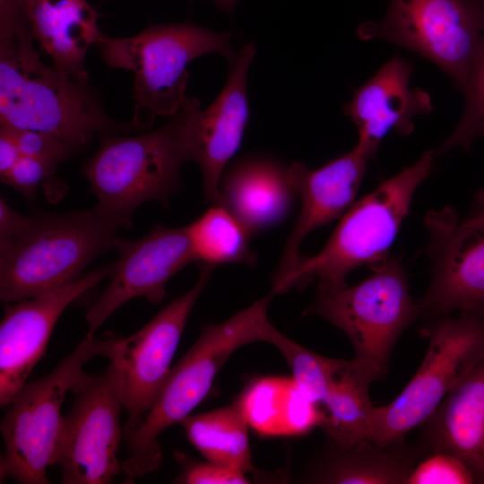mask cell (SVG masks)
I'll use <instances>...</instances> for the list:
<instances>
[{
	"label": "cell",
	"mask_w": 484,
	"mask_h": 484,
	"mask_svg": "<svg viewBox=\"0 0 484 484\" xmlns=\"http://www.w3.org/2000/svg\"><path fill=\"white\" fill-rule=\"evenodd\" d=\"M200 109L197 99L186 97L177 113L153 131L100 134L99 148L82 173L97 197L93 211L113 229H130L141 204L158 201L168 206L181 190L179 171L190 161L188 134Z\"/></svg>",
	"instance_id": "6da1fadb"
},
{
	"label": "cell",
	"mask_w": 484,
	"mask_h": 484,
	"mask_svg": "<svg viewBox=\"0 0 484 484\" xmlns=\"http://www.w3.org/2000/svg\"><path fill=\"white\" fill-rule=\"evenodd\" d=\"M30 33L0 42L1 125L54 134L75 152L96 134L139 130L108 117L89 84L61 76L46 65Z\"/></svg>",
	"instance_id": "7a4b0ae2"
},
{
	"label": "cell",
	"mask_w": 484,
	"mask_h": 484,
	"mask_svg": "<svg viewBox=\"0 0 484 484\" xmlns=\"http://www.w3.org/2000/svg\"><path fill=\"white\" fill-rule=\"evenodd\" d=\"M274 294L255 301L229 319L206 326L196 341L172 367L170 374L139 428L126 437L127 457L122 471L130 478L155 471L161 463L159 436L180 423L209 393L221 367L242 346L271 343L278 331L268 320Z\"/></svg>",
	"instance_id": "3957f363"
},
{
	"label": "cell",
	"mask_w": 484,
	"mask_h": 484,
	"mask_svg": "<svg viewBox=\"0 0 484 484\" xmlns=\"http://www.w3.org/2000/svg\"><path fill=\"white\" fill-rule=\"evenodd\" d=\"M436 155L432 150L424 151L411 166L354 202L324 247L314 255H302L272 292L282 294L313 281H317V289L338 288L347 284L346 277L354 269L388 256L416 190L432 170Z\"/></svg>",
	"instance_id": "277c9868"
},
{
	"label": "cell",
	"mask_w": 484,
	"mask_h": 484,
	"mask_svg": "<svg viewBox=\"0 0 484 484\" xmlns=\"http://www.w3.org/2000/svg\"><path fill=\"white\" fill-rule=\"evenodd\" d=\"M232 33L214 31L190 22L150 25L138 34L112 38L103 34L96 45L109 68L133 73L134 117L139 130L149 129L156 117H171L184 103L186 66L207 54L231 63L237 52Z\"/></svg>",
	"instance_id": "5b68a950"
},
{
	"label": "cell",
	"mask_w": 484,
	"mask_h": 484,
	"mask_svg": "<svg viewBox=\"0 0 484 484\" xmlns=\"http://www.w3.org/2000/svg\"><path fill=\"white\" fill-rule=\"evenodd\" d=\"M117 236L93 210L31 216L27 228L0 247V298L4 303L65 286Z\"/></svg>",
	"instance_id": "8992f818"
},
{
	"label": "cell",
	"mask_w": 484,
	"mask_h": 484,
	"mask_svg": "<svg viewBox=\"0 0 484 484\" xmlns=\"http://www.w3.org/2000/svg\"><path fill=\"white\" fill-rule=\"evenodd\" d=\"M116 336L86 337L50 373L25 383L10 402L1 422L4 452L1 480L22 484H47L48 466L56 463L65 394L97 356L107 358Z\"/></svg>",
	"instance_id": "52a82bcc"
},
{
	"label": "cell",
	"mask_w": 484,
	"mask_h": 484,
	"mask_svg": "<svg viewBox=\"0 0 484 484\" xmlns=\"http://www.w3.org/2000/svg\"><path fill=\"white\" fill-rule=\"evenodd\" d=\"M428 341L423 361L399 395L375 407L368 440L380 446L404 441L484 358V319L441 315L421 329Z\"/></svg>",
	"instance_id": "ba28073f"
},
{
	"label": "cell",
	"mask_w": 484,
	"mask_h": 484,
	"mask_svg": "<svg viewBox=\"0 0 484 484\" xmlns=\"http://www.w3.org/2000/svg\"><path fill=\"white\" fill-rule=\"evenodd\" d=\"M369 267L373 272L357 285L317 289L307 312L344 333L355 358L376 364L385 375L397 340L419 312L399 259L389 255Z\"/></svg>",
	"instance_id": "9c48e42d"
},
{
	"label": "cell",
	"mask_w": 484,
	"mask_h": 484,
	"mask_svg": "<svg viewBox=\"0 0 484 484\" xmlns=\"http://www.w3.org/2000/svg\"><path fill=\"white\" fill-rule=\"evenodd\" d=\"M358 35L428 59L463 91L484 41V0H390L385 17L361 24Z\"/></svg>",
	"instance_id": "30bf717a"
},
{
	"label": "cell",
	"mask_w": 484,
	"mask_h": 484,
	"mask_svg": "<svg viewBox=\"0 0 484 484\" xmlns=\"http://www.w3.org/2000/svg\"><path fill=\"white\" fill-rule=\"evenodd\" d=\"M64 417L56 463L64 484H107L122 471L118 447L124 434L123 407L117 375L110 363L101 373H82Z\"/></svg>",
	"instance_id": "8fae6325"
},
{
	"label": "cell",
	"mask_w": 484,
	"mask_h": 484,
	"mask_svg": "<svg viewBox=\"0 0 484 484\" xmlns=\"http://www.w3.org/2000/svg\"><path fill=\"white\" fill-rule=\"evenodd\" d=\"M213 267L201 264L195 284L171 301L134 334L116 337L108 359L113 365L128 419L124 435L135 432L153 406L171 371V363L190 313Z\"/></svg>",
	"instance_id": "7c38bea8"
},
{
	"label": "cell",
	"mask_w": 484,
	"mask_h": 484,
	"mask_svg": "<svg viewBox=\"0 0 484 484\" xmlns=\"http://www.w3.org/2000/svg\"><path fill=\"white\" fill-rule=\"evenodd\" d=\"M431 262L428 289L418 301L428 319L468 313L484 319V222L460 220L449 207L424 220Z\"/></svg>",
	"instance_id": "4fadbf2b"
},
{
	"label": "cell",
	"mask_w": 484,
	"mask_h": 484,
	"mask_svg": "<svg viewBox=\"0 0 484 484\" xmlns=\"http://www.w3.org/2000/svg\"><path fill=\"white\" fill-rule=\"evenodd\" d=\"M118 257L113 263L110 282L88 309V335L129 300L143 297L154 304L166 298L169 280L187 264L195 262L186 226L156 225L135 240L117 238Z\"/></svg>",
	"instance_id": "5bb4252c"
},
{
	"label": "cell",
	"mask_w": 484,
	"mask_h": 484,
	"mask_svg": "<svg viewBox=\"0 0 484 484\" xmlns=\"http://www.w3.org/2000/svg\"><path fill=\"white\" fill-rule=\"evenodd\" d=\"M113 263L52 291L5 303L0 324V404L10 403L41 359L65 309L104 279Z\"/></svg>",
	"instance_id": "9a60e30c"
},
{
	"label": "cell",
	"mask_w": 484,
	"mask_h": 484,
	"mask_svg": "<svg viewBox=\"0 0 484 484\" xmlns=\"http://www.w3.org/2000/svg\"><path fill=\"white\" fill-rule=\"evenodd\" d=\"M373 158L367 149L357 143L351 151L318 169H309L301 162L286 168L287 179L300 197L301 208L284 245L272 287L297 265L302 256L300 246L307 235L341 218L354 203L367 163Z\"/></svg>",
	"instance_id": "2e32d148"
},
{
	"label": "cell",
	"mask_w": 484,
	"mask_h": 484,
	"mask_svg": "<svg viewBox=\"0 0 484 484\" xmlns=\"http://www.w3.org/2000/svg\"><path fill=\"white\" fill-rule=\"evenodd\" d=\"M255 56L253 42L237 52L224 87L206 109L197 112L189 130L190 161L199 165L203 194L212 204L220 203L221 177L242 143L249 118L247 77Z\"/></svg>",
	"instance_id": "e0dca14e"
},
{
	"label": "cell",
	"mask_w": 484,
	"mask_h": 484,
	"mask_svg": "<svg viewBox=\"0 0 484 484\" xmlns=\"http://www.w3.org/2000/svg\"><path fill=\"white\" fill-rule=\"evenodd\" d=\"M412 72V64L396 55L356 89L344 106V113L358 130L357 143L375 157L390 132L411 134L414 119L433 109L429 93L411 86Z\"/></svg>",
	"instance_id": "ac0fdd59"
},
{
	"label": "cell",
	"mask_w": 484,
	"mask_h": 484,
	"mask_svg": "<svg viewBox=\"0 0 484 484\" xmlns=\"http://www.w3.org/2000/svg\"><path fill=\"white\" fill-rule=\"evenodd\" d=\"M25 18L34 40L66 79L89 84L85 57L103 34L99 14L87 0H25Z\"/></svg>",
	"instance_id": "d6986e66"
},
{
	"label": "cell",
	"mask_w": 484,
	"mask_h": 484,
	"mask_svg": "<svg viewBox=\"0 0 484 484\" xmlns=\"http://www.w3.org/2000/svg\"><path fill=\"white\" fill-rule=\"evenodd\" d=\"M419 428L428 450L458 457L484 483V358Z\"/></svg>",
	"instance_id": "ffe728a7"
},
{
	"label": "cell",
	"mask_w": 484,
	"mask_h": 484,
	"mask_svg": "<svg viewBox=\"0 0 484 484\" xmlns=\"http://www.w3.org/2000/svg\"><path fill=\"white\" fill-rule=\"evenodd\" d=\"M286 168L266 157H249L225 169L220 185V203L250 236L281 222L290 213L295 191Z\"/></svg>",
	"instance_id": "44dd1931"
},
{
	"label": "cell",
	"mask_w": 484,
	"mask_h": 484,
	"mask_svg": "<svg viewBox=\"0 0 484 484\" xmlns=\"http://www.w3.org/2000/svg\"><path fill=\"white\" fill-rule=\"evenodd\" d=\"M332 443V442H331ZM309 468L306 480L324 484H405L427 451L405 441L386 446L365 440L350 446L333 443Z\"/></svg>",
	"instance_id": "7402d4cb"
},
{
	"label": "cell",
	"mask_w": 484,
	"mask_h": 484,
	"mask_svg": "<svg viewBox=\"0 0 484 484\" xmlns=\"http://www.w3.org/2000/svg\"><path fill=\"white\" fill-rule=\"evenodd\" d=\"M383 374L374 363L354 358L343 360L322 403L320 426L332 443L350 446L368 440L375 407L369 387Z\"/></svg>",
	"instance_id": "603a6c76"
},
{
	"label": "cell",
	"mask_w": 484,
	"mask_h": 484,
	"mask_svg": "<svg viewBox=\"0 0 484 484\" xmlns=\"http://www.w3.org/2000/svg\"><path fill=\"white\" fill-rule=\"evenodd\" d=\"M180 424L189 442L205 460L245 473L253 469L248 419L241 401L189 415Z\"/></svg>",
	"instance_id": "cb8c5ba5"
},
{
	"label": "cell",
	"mask_w": 484,
	"mask_h": 484,
	"mask_svg": "<svg viewBox=\"0 0 484 484\" xmlns=\"http://www.w3.org/2000/svg\"><path fill=\"white\" fill-rule=\"evenodd\" d=\"M186 229L195 262L212 267L256 264V255L249 245L251 236L221 204H212Z\"/></svg>",
	"instance_id": "d4e9b609"
},
{
	"label": "cell",
	"mask_w": 484,
	"mask_h": 484,
	"mask_svg": "<svg viewBox=\"0 0 484 484\" xmlns=\"http://www.w3.org/2000/svg\"><path fill=\"white\" fill-rule=\"evenodd\" d=\"M271 344L288 363L293 383L309 401L322 405L337 376L343 359L320 355L295 342L278 331Z\"/></svg>",
	"instance_id": "484cf974"
},
{
	"label": "cell",
	"mask_w": 484,
	"mask_h": 484,
	"mask_svg": "<svg viewBox=\"0 0 484 484\" xmlns=\"http://www.w3.org/2000/svg\"><path fill=\"white\" fill-rule=\"evenodd\" d=\"M465 105L462 117L441 145L438 155L454 148L470 151L484 127V41L469 72L465 88Z\"/></svg>",
	"instance_id": "4316f807"
},
{
	"label": "cell",
	"mask_w": 484,
	"mask_h": 484,
	"mask_svg": "<svg viewBox=\"0 0 484 484\" xmlns=\"http://www.w3.org/2000/svg\"><path fill=\"white\" fill-rule=\"evenodd\" d=\"M57 166L35 158L23 156L1 180L30 200H33L39 186L46 198L53 203L66 193L67 185L57 178Z\"/></svg>",
	"instance_id": "83f0119b"
},
{
	"label": "cell",
	"mask_w": 484,
	"mask_h": 484,
	"mask_svg": "<svg viewBox=\"0 0 484 484\" xmlns=\"http://www.w3.org/2000/svg\"><path fill=\"white\" fill-rule=\"evenodd\" d=\"M474 475L458 457L428 450L418 460L405 484H471Z\"/></svg>",
	"instance_id": "f1b7e54d"
},
{
	"label": "cell",
	"mask_w": 484,
	"mask_h": 484,
	"mask_svg": "<svg viewBox=\"0 0 484 484\" xmlns=\"http://www.w3.org/2000/svg\"><path fill=\"white\" fill-rule=\"evenodd\" d=\"M1 125L8 130L23 156L58 166L76 153L69 144L54 134L37 130Z\"/></svg>",
	"instance_id": "f546056e"
},
{
	"label": "cell",
	"mask_w": 484,
	"mask_h": 484,
	"mask_svg": "<svg viewBox=\"0 0 484 484\" xmlns=\"http://www.w3.org/2000/svg\"><path fill=\"white\" fill-rule=\"evenodd\" d=\"M182 470L177 482L186 484H246L249 480L245 472L237 469L205 460L194 462L181 460Z\"/></svg>",
	"instance_id": "4dcf8cb0"
},
{
	"label": "cell",
	"mask_w": 484,
	"mask_h": 484,
	"mask_svg": "<svg viewBox=\"0 0 484 484\" xmlns=\"http://www.w3.org/2000/svg\"><path fill=\"white\" fill-rule=\"evenodd\" d=\"M29 32L25 0H0V42Z\"/></svg>",
	"instance_id": "1f68e13d"
},
{
	"label": "cell",
	"mask_w": 484,
	"mask_h": 484,
	"mask_svg": "<svg viewBox=\"0 0 484 484\" xmlns=\"http://www.w3.org/2000/svg\"><path fill=\"white\" fill-rule=\"evenodd\" d=\"M26 216L13 210L3 198L0 200V247L6 246L22 233L30 222Z\"/></svg>",
	"instance_id": "d6a6232c"
},
{
	"label": "cell",
	"mask_w": 484,
	"mask_h": 484,
	"mask_svg": "<svg viewBox=\"0 0 484 484\" xmlns=\"http://www.w3.org/2000/svg\"><path fill=\"white\" fill-rule=\"evenodd\" d=\"M22 157V153L8 130L0 126V177L6 175Z\"/></svg>",
	"instance_id": "836d02e7"
},
{
	"label": "cell",
	"mask_w": 484,
	"mask_h": 484,
	"mask_svg": "<svg viewBox=\"0 0 484 484\" xmlns=\"http://www.w3.org/2000/svg\"><path fill=\"white\" fill-rule=\"evenodd\" d=\"M217 6L226 13L232 15L236 4L238 0H212Z\"/></svg>",
	"instance_id": "e575fe53"
},
{
	"label": "cell",
	"mask_w": 484,
	"mask_h": 484,
	"mask_svg": "<svg viewBox=\"0 0 484 484\" xmlns=\"http://www.w3.org/2000/svg\"><path fill=\"white\" fill-rule=\"evenodd\" d=\"M480 137H482L484 139V127L481 130ZM469 218L471 220H474V221L484 222V201H483V203L481 204V207H480V211L478 212H476L475 214L471 215Z\"/></svg>",
	"instance_id": "d590c367"
}]
</instances>
